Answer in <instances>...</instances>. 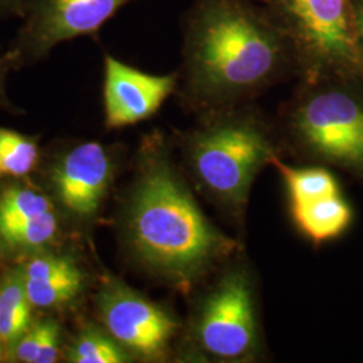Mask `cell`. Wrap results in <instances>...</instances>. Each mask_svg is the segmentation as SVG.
Listing matches in <instances>:
<instances>
[{"label":"cell","instance_id":"6da1fadb","mask_svg":"<svg viewBox=\"0 0 363 363\" xmlns=\"http://www.w3.org/2000/svg\"><path fill=\"white\" fill-rule=\"evenodd\" d=\"M182 35L178 89L199 113L247 104L298 74L284 33L256 0H195Z\"/></svg>","mask_w":363,"mask_h":363},{"label":"cell","instance_id":"7a4b0ae2","mask_svg":"<svg viewBox=\"0 0 363 363\" xmlns=\"http://www.w3.org/2000/svg\"><path fill=\"white\" fill-rule=\"evenodd\" d=\"M167 151L160 133L143 142L125 208V237L144 268L189 294L237 252L238 242L208 220Z\"/></svg>","mask_w":363,"mask_h":363},{"label":"cell","instance_id":"3957f363","mask_svg":"<svg viewBox=\"0 0 363 363\" xmlns=\"http://www.w3.org/2000/svg\"><path fill=\"white\" fill-rule=\"evenodd\" d=\"M186 164L198 189L242 218L257 174L277 156L269 123L249 105L201 113L183 136Z\"/></svg>","mask_w":363,"mask_h":363},{"label":"cell","instance_id":"277c9868","mask_svg":"<svg viewBox=\"0 0 363 363\" xmlns=\"http://www.w3.org/2000/svg\"><path fill=\"white\" fill-rule=\"evenodd\" d=\"M283 130L306 159L363 182V73L301 78L283 109Z\"/></svg>","mask_w":363,"mask_h":363},{"label":"cell","instance_id":"5b68a950","mask_svg":"<svg viewBox=\"0 0 363 363\" xmlns=\"http://www.w3.org/2000/svg\"><path fill=\"white\" fill-rule=\"evenodd\" d=\"M284 33L300 78L363 73L352 0H259Z\"/></svg>","mask_w":363,"mask_h":363},{"label":"cell","instance_id":"8992f818","mask_svg":"<svg viewBox=\"0 0 363 363\" xmlns=\"http://www.w3.org/2000/svg\"><path fill=\"white\" fill-rule=\"evenodd\" d=\"M191 340L202 357L218 362H242L259 346L255 289L244 267L226 271L196 307Z\"/></svg>","mask_w":363,"mask_h":363},{"label":"cell","instance_id":"52a82bcc","mask_svg":"<svg viewBox=\"0 0 363 363\" xmlns=\"http://www.w3.org/2000/svg\"><path fill=\"white\" fill-rule=\"evenodd\" d=\"M132 0H25L21 26L9 49L21 67L46 58L73 39L99 38L105 23Z\"/></svg>","mask_w":363,"mask_h":363},{"label":"cell","instance_id":"ba28073f","mask_svg":"<svg viewBox=\"0 0 363 363\" xmlns=\"http://www.w3.org/2000/svg\"><path fill=\"white\" fill-rule=\"evenodd\" d=\"M96 304L105 330L130 352L154 361L163 358L177 335V319L115 277L105 279Z\"/></svg>","mask_w":363,"mask_h":363},{"label":"cell","instance_id":"9c48e42d","mask_svg":"<svg viewBox=\"0 0 363 363\" xmlns=\"http://www.w3.org/2000/svg\"><path fill=\"white\" fill-rule=\"evenodd\" d=\"M179 73L150 74L105 54V125L123 128L154 116L178 89Z\"/></svg>","mask_w":363,"mask_h":363},{"label":"cell","instance_id":"30bf717a","mask_svg":"<svg viewBox=\"0 0 363 363\" xmlns=\"http://www.w3.org/2000/svg\"><path fill=\"white\" fill-rule=\"evenodd\" d=\"M113 178V162L99 142H84L61 156L50 172L55 196L78 218H91L100 208Z\"/></svg>","mask_w":363,"mask_h":363},{"label":"cell","instance_id":"8fae6325","mask_svg":"<svg viewBox=\"0 0 363 363\" xmlns=\"http://www.w3.org/2000/svg\"><path fill=\"white\" fill-rule=\"evenodd\" d=\"M58 217L48 195L34 189L9 187L0 195V237L18 252H42L55 240Z\"/></svg>","mask_w":363,"mask_h":363},{"label":"cell","instance_id":"7c38bea8","mask_svg":"<svg viewBox=\"0 0 363 363\" xmlns=\"http://www.w3.org/2000/svg\"><path fill=\"white\" fill-rule=\"evenodd\" d=\"M27 296L33 307L58 308L79 296L85 274L67 256L38 252L22 268Z\"/></svg>","mask_w":363,"mask_h":363},{"label":"cell","instance_id":"4fadbf2b","mask_svg":"<svg viewBox=\"0 0 363 363\" xmlns=\"http://www.w3.org/2000/svg\"><path fill=\"white\" fill-rule=\"evenodd\" d=\"M294 223L313 244L335 240L350 228L352 208L342 194L310 202L291 203Z\"/></svg>","mask_w":363,"mask_h":363},{"label":"cell","instance_id":"5bb4252c","mask_svg":"<svg viewBox=\"0 0 363 363\" xmlns=\"http://www.w3.org/2000/svg\"><path fill=\"white\" fill-rule=\"evenodd\" d=\"M31 308L23 271L13 268L0 279V337L9 349H13L33 325Z\"/></svg>","mask_w":363,"mask_h":363},{"label":"cell","instance_id":"9a60e30c","mask_svg":"<svg viewBox=\"0 0 363 363\" xmlns=\"http://www.w3.org/2000/svg\"><path fill=\"white\" fill-rule=\"evenodd\" d=\"M272 164L284 181L289 205L340 194L337 178L325 167L315 166L296 169L283 163L279 156L273 159Z\"/></svg>","mask_w":363,"mask_h":363},{"label":"cell","instance_id":"2e32d148","mask_svg":"<svg viewBox=\"0 0 363 363\" xmlns=\"http://www.w3.org/2000/svg\"><path fill=\"white\" fill-rule=\"evenodd\" d=\"M66 359L74 363H124L132 361V355L106 330L89 325L67 347Z\"/></svg>","mask_w":363,"mask_h":363},{"label":"cell","instance_id":"e0dca14e","mask_svg":"<svg viewBox=\"0 0 363 363\" xmlns=\"http://www.w3.org/2000/svg\"><path fill=\"white\" fill-rule=\"evenodd\" d=\"M61 327L52 320L33 323L26 334L13 345V358L19 362L52 363L60 352Z\"/></svg>","mask_w":363,"mask_h":363},{"label":"cell","instance_id":"ac0fdd59","mask_svg":"<svg viewBox=\"0 0 363 363\" xmlns=\"http://www.w3.org/2000/svg\"><path fill=\"white\" fill-rule=\"evenodd\" d=\"M38 160V144L34 138L0 127V163L3 172L25 177Z\"/></svg>","mask_w":363,"mask_h":363},{"label":"cell","instance_id":"d6986e66","mask_svg":"<svg viewBox=\"0 0 363 363\" xmlns=\"http://www.w3.org/2000/svg\"><path fill=\"white\" fill-rule=\"evenodd\" d=\"M18 69H21L18 57L15 55V52L7 49L0 55V108L11 113H19L21 111L16 106H13V103L10 101L6 91V86H7V78L10 76V73Z\"/></svg>","mask_w":363,"mask_h":363},{"label":"cell","instance_id":"ffe728a7","mask_svg":"<svg viewBox=\"0 0 363 363\" xmlns=\"http://www.w3.org/2000/svg\"><path fill=\"white\" fill-rule=\"evenodd\" d=\"M25 0H0V16L21 18Z\"/></svg>","mask_w":363,"mask_h":363},{"label":"cell","instance_id":"44dd1931","mask_svg":"<svg viewBox=\"0 0 363 363\" xmlns=\"http://www.w3.org/2000/svg\"><path fill=\"white\" fill-rule=\"evenodd\" d=\"M354 1V13H355V28L359 49L363 57V0H352Z\"/></svg>","mask_w":363,"mask_h":363},{"label":"cell","instance_id":"7402d4cb","mask_svg":"<svg viewBox=\"0 0 363 363\" xmlns=\"http://www.w3.org/2000/svg\"><path fill=\"white\" fill-rule=\"evenodd\" d=\"M3 339H1V337H0V359H1V357H3Z\"/></svg>","mask_w":363,"mask_h":363},{"label":"cell","instance_id":"603a6c76","mask_svg":"<svg viewBox=\"0 0 363 363\" xmlns=\"http://www.w3.org/2000/svg\"><path fill=\"white\" fill-rule=\"evenodd\" d=\"M1 172H3V169H1V163H0V175H1Z\"/></svg>","mask_w":363,"mask_h":363},{"label":"cell","instance_id":"cb8c5ba5","mask_svg":"<svg viewBox=\"0 0 363 363\" xmlns=\"http://www.w3.org/2000/svg\"><path fill=\"white\" fill-rule=\"evenodd\" d=\"M1 242H3V241H1V237H0V245H1Z\"/></svg>","mask_w":363,"mask_h":363}]
</instances>
